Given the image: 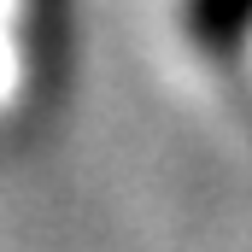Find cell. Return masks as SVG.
<instances>
[{
	"mask_svg": "<svg viewBox=\"0 0 252 252\" xmlns=\"http://www.w3.org/2000/svg\"><path fill=\"white\" fill-rule=\"evenodd\" d=\"M188 30L199 47L235 53L252 35V0H188Z\"/></svg>",
	"mask_w": 252,
	"mask_h": 252,
	"instance_id": "cell-1",
	"label": "cell"
}]
</instances>
